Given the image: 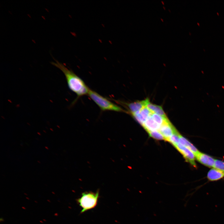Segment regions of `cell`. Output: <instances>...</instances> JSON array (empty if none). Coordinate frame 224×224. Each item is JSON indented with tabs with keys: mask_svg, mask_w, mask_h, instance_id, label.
<instances>
[{
	"mask_svg": "<svg viewBox=\"0 0 224 224\" xmlns=\"http://www.w3.org/2000/svg\"><path fill=\"white\" fill-rule=\"evenodd\" d=\"M147 132L149 136L153 138L158 140H165L164 137L159 131H147Z\"/></svg>",
	"mask_w": 224,
	"mask_h": 224,
	"instance_id": "4fadbf2b",
	"label": "cell"
},
{
	"mask_svg": "<svg viewBox=\"0 0 224 224\" xmlns=\"http://www.w3.org/2000/svg\"><path fill=\"white\" fill-rule=\"evenodd\" d=\"M87 95L102 111L126 112L119 106L112 102L107 98L90 89Z\"/></svg>",
	"mask_w": 224,
	"mask_h": 224,
	"instance_id": "7a4b0ae2",
	"label": "cell"
},
{
	"mask_svg": "<svg viewBox=\"0 0 224 224\" xmlns=\"http://www.w3.org/2000/svg\"><path fill=\"white\" fill-rule=\"evenodd\" d=\"M35 203H38V202H37V201H35Z\"/></svg>",
	"mask_w": 224,
	"mask_h": 224,
	"instance_id": "484cf974",
	"label": "cell"
},
{
	"mask_svg": "<svg viewBox=\"0 0 224 224\" xmlns=\"http://www.w3.org/2000/svg\"><path fill=\"white\" fill-rule=\"evenodd\" d=\"M43 220L44 222H46V220L45 219H43Z\"/></svg>",
	"mask_w": 224,
	"mask_h": 224,
	"instance_id": "cb8c5ba5",
	"label": "cell"
},
{
	"mask_svg": "<svg viewBox=\"0 0 224 224\" xmlns=\"http://www.w3.org/2000/svg\"><path fill=\"white\" fill-rule=\"evenodd\" d=\"M52 193L54 194H55V193H54L53 192H52Z\"/></svg>",
	"mask_w": 224,
	"mask_h": 224,
	"instance_id": "4316f807",
	"label": "cell"
},
{
	"mask_svg": "<svg viewBox=\"0 0 224 224\" xmlns=\"http://www.w3.org/2000/svg\"><path fill=\"white\" fill-rule=\"evenodd\" d=\"M22 208L24 209H26V208L24 207H22Z\"/></svg>",
	"mask_w": 224,
	"mask_h": 224,
	"instance_id": "ffe728a7",
	"label": "cell"
},
{
	"mask_svg": "<svg viewBox=\"0 0 224 224\" xmlns=\"http://www.w3.org/2000/svg\"><path fill=\"white\" fill-rule=\"evenodd\" d=\"M224 177V173L222 171L213 168L210 169L207 174V178L210 181L219 180Z\"/></svg>",
	"mask_w": 224,
	"mask_h": 224,
	"instance_id": "ba28073f",
	"label": "cell"
},
{
	"mask_svg": "<svg viewBox=\"0 0 224 224\" xmlns=\"http://www.w3.org/2000/svg\"><path fill=\"white\" fill-rule=\"evenodd\" d=\"M174 147L181 154L187 162H189L194 167H197L195 162V156L192 152L180 143Z\"/></svg>",
	"mask_w": 224,
	"mask_h": 224,
	"instance_id": "277c9868",
	"label": "cell"
},
{
	"mask_svg": "<svg viewBox=\"0 0 224 224\" xmlns=\"http://www.w3.org/2000/svg\"><path fill=\"white\" fill-rule=\"evenodd\" d=\"M151 116L154 121L160 126L164 123L166 120L168 119L167 118H164L159 115L153 113H152Z\"/></svg>",
	"mask_w": 224,
	"mask_h": 224,
	"instance_id": "9a60e30c",
	"label": "cell"
},
{
	"mask_svg": "<svg viewBox=\"0 0 224 224\" xmlns=\"http://www.w3.org/2000/svg\"><path fill=\"white\" fill-rule=\"evenodd\" d=\"M176 130L168 119L161 126L159 131L163 136L165 140L168 141L169 138Z\"/></svg>",
	"mask_w": 224,
	"mask_h": 224,
	"instance_id": "8992f818",
	"label": "cell"
},
{
	"mask_svg": "<svg viewBox=\"0 0 224 224\" xmlns=\"http://www.w3.org/2000/svg\"><path fill=\"white\" fill-rule=\"evenodd\" d=\"M134 119L142 126L146 120L142 115L140 111L131 114Z\"/></svg>",
	"mask_w": 224,
	"mask_h": 224,
	"instance_id": "5bb4252c",
	"label": "cell"
},
{
	"mask_svg": "<svg viewBox=\"0 0 224 224\" xmlns=\"http://www.w3.org/2000/svg\"><path fill=\"white\" fill-rule=\"evenodd\" d=\"M140 113L142 117L147 120L151 116L152 112L147 107H145L140 111Z\"/></svg>",
	"mask_w": 224,
	"mask_h": 224,
	"instance_id": "2e32d148",
	"label": "cell"
},
{
	"mask_svg": "<svg viewBox=\"0 0 224 224\" xmlns=\"http://www.w3.org/2000/svg\"><path fill=\"white\" fill-rule=\"evenodd\" d=\"M214 168L219 170L224 173V161L216 159Z\"/></svg>",
	"mask_w": 224,
	"mask_h": 224,
	"instance_id": "e0dca14e",
	"label": "cell"
},
{
	"mask_svg": "<svg viewBox=\"0 0 224 224\" xmlns=\"http://www.w3.org/2000/svg\"><path fill=\"white\" fill-rule=\"evenodd\" d=\"M26 198L27 199H28V200H29V199H30L28 197H26Z\"/></svg>",
	"mask_w": 224,
	"mask_h": 224,
	"instance_id": "44dd1931",
	"label": "cell"
},
{
	"mask_svg": "<svg viewBox=\"0 0 224 224\" xmlns=\"http://www.w3.org/2000/svg\"><path fill=\"white\" fill-rule=\"evenodd\" d=\"M180 133L176 130L169 138L168 141L172 144L174 147L179 143Z\"/></svg>",
	"mask_w": 224,
	"mask_h": 224,
	"instance_id": "7c38bea8",
	"label": "cell"
},
{
	"mask_svg": "<svg viewBox=\"0 0 224 224\" xmlns=\"http://www.w3.org/2000/svg\"><path fill=\"white\" fill-rule=\"evenodd\" d=\"M195 156V159L201 164L209 167H214L215 160L212 157L200 152Z\"/></svg>",
	"mask_w": 224,
	"mask_h": 224,
	"instance_id": "52a82bcc",
	"label": "cell"
},
{
	"mask_svg": "<svg viewBox=\"0 0 224 224\" xmlns=\"http://www.w3.org/2000/svg\"><path fill=\"white\" fill-rule=\"evenodd\" d=\"M146 107L152 113H155L164 118H167L166 114L161 106L152 104L149 101L147 104Z\"/></svg>",
	"mask_w": 224,
	"mask_h": 224,
	"instance_id": "30bf717a",
	"label": "cell"
},
{
	"mask_svg": "<svg viewBox=\"0 0 224 224\" xmlns=\"http://www.w3.org/2000/svg\"><path fill=\"white\" fill-rule=\"evenodd\" d=\"M99 197V192L96 193L86 192L82 193L77 202L82 208L81 213L95 208L96 206Z\"/></svg>",
	"mask_w": 224,
	"mask_h": 224,
	"instance_id": "3957f363",
	"label": "cell"
},
{
	"mask_svg": "<svg viewBox=\"0 0 224 224\" xmlns=\"http://www.w3.org/2000/svg\"><path fill=\"white\" fill-rule=\"evenodd\" d=\"M54 215L55 216H57L58 215V214L57 213H54Z\"/></svg>",
	"mask_w": 224,
	"mask_h": 224,
	"instance_id": "d6986e66",
	"label": "cell"
},
{
	"mask_svg": "<svg viewBox=\"0 0 224 224\" xmlns=\"http://www.w3.org/2000/svg\"><path fill=\"white\" fill-rule=\"evenodd\" d=\"M114 100L119 104L126 105L129 110L128 112L130 114L140 111L144 107H146L147 104L149 102V99L148 98L143 100L128 103H125L124 102L117 100Z\"/></svg>",
	"mask_w": 224,
	"mask_h": 224,
	"instance_id": "5b68a950",
	"label": "cell"
},
{
	"mask_svg": "<svg viewBox=\"0 0 224 224\" xmlns=\"http://www.w3.org/2000/svg\"><path fill=\"white\" fill-rule=\"evenodd\" d=\"M24 194L25 195H28V194H27L26 193H24Z\"/></svg>",
	"mask_w": 224,
	"mask_h": 224,
	"instance_id": "d4e9b609",
	"label": "cell"
},
{
	"mask_svg": "<svg viewBox=\"0 0 224 224\" xmlns=\"http://www.w3.org/2000/svg\"><path fill=\"white\" fill-rule=\"evenodd\" d=\"M47 201L48 202H51L50 201V200H49V199H48V200H47Z\"/></svg>",
	"mask_w": 224,
	"mask_h": 224,
	"instance_id": "7402d4cb",
	"label": "cell"
},
{
	"mask_svg": "<svg viewBox=\"0 0 224 224\" xmlns=\"http://www.w3.org/2000/svg\"><path fill=\"white\" fill-rule=\"evenodd\" d=\"M52 64L63 72L68 88L77 95V98L87 95L90 88L80 77L72 70L57 60L54 62H52Z\"/></svg>",
	"mask_w": 224,
	"mask_h": 224,
	"instance_id": "6da1fadb",
	"label": "cell"
},
{
	"mask_svg": "<svg viewBox=\"0 0 224 224\" xmlns=\"http://www.w3.org/2000/svg\"><path fill=\"white\" fill-rule=\"evenodd\" d=\"M45 147V148H47V149H48V147Z\"/></svg>",
	"mask_w": 224,
	"mask_h": 224,
	"instance_id": "83f0119b",
	"label": "cell"
},
{
	"mask_svg": "<svg viewBox=\"0 0 224 224\" xmlns=\"http://www.w3.org/2000/svg\"><path fill=\"white\" fill-rule=\"evenodd\" d=\"M142 127L147 131H159L161 126L155 122L150 116L146 121Z\"/></svg>",
	"mask_w": 224,
	"mask_h": 224,
	"instance_id": "9c48e42d",
	"label": "cell"
},
{
	"mask_svg": "<svg viewBox=\"0 0 224 224\" xmlns=\"http://www.w3.org/2000/svg\"><path fill=\"white\" fill-rule=\"evenodd\" d=\"M179 137V143L190 150L193 153L194 156L199 152L192 144L180 134Z\"/></svg>",
	"mask_w": 224,
	"mask_h": 224,
	"instance_id": "8fae6325",
	"label": "cell"
},
{
	"mask_svg": "<svg viewBox=\"0 0 224 224\" xmlns=\"http://www.w3.org/2000/svg\"><path fill=\"white\" fill-rule=\"evenodd\" d=\"M4 221V219L2 217H1L0 219V222H3Z\"/></svg>",
	"mask_w": 224,
	"mask_h": 224,
	"instance_id": "ac0fdd59",
	"label": "cell"
},
{
	"mask_svg": "<svg viewBox=\"0 0 224 224\" xmlns=\"http://www.w3.org/2000/svg\"><path fill=\"white\" fill-rule=\"evenodd\" d=\"M40 222L41 223H43V222H42V221H40Z\"/></svg>",
	"mask_w": 224,
	"mask_h": 224,
	"instance_id": "603a6c76",
	"label": "cell"
}]
</instances>
